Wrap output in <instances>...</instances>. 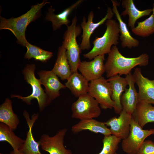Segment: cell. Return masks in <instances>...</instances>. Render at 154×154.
Segmentation results:
<instances>
[{
    "label": "cell",
    "mask_w": 154,
    "mask_h": 154,
    "mask_svg": "<svg viewBox=\"0 0 154 154\" xmlns=\"http://www.w3.org/2000/svg\"><path fill=\"white\" fill-rule=\"evenodd\" d=\"M49 3L47 0H43L41 3L32 6L27 13L17 17L7 19L0 16V29L10 31L17 38V42L25 46L29 42L25 35L27 27L40 17L41 9Z\"/></svg>",
    "instance_id": "obj_2"
},
{
    "label": "cell",
    "mask_w": 154,
    "mask_h": 154,
    "mask_svg": "<svg viewBox=\"0 0 154 154\" xmlns=\"http://www.w3.org/2000/svg\"></svg>",
    "instance_id": "obj_35"
},
{
    "label": "cell",
    "mask_w": 154,
    "mask_h": 154,
    "mask_svg": "<svg viewBox=\"0 0 154 154\" xmlns=\"http://www.w3.org/2000/svg\"><path fill=\"white\" fill-rule=\"evenodd\" d=\"M106 29L103 35L96 37L92 41L93 46L83 56L91 60L97 56L108 54L113 45L119 43V30L118 22L113 19H108L105 22Z\"/></svg>",
    "instance_id": "obj_3"
},
{
    "label": "cell",
    "mask_w": 154,
    "mask_h": 154,
    "mask_svg": "<svg viewBox=\"0 0 154 154\" xmlns=\"http://www.w3.org/2000/svg\"><path fill=\"white\" fill-rule=\"evenodd\" d=\"M36 68L35 64H28L22 70L24 79L32 87V91L31 94L26 97L12 94L11 95V97L20 99L29 105L31 104V101L33 99H35L38 101L39 110L42 112L50 104L52 100L42 88L39 79L36 77L35 74Z\"/></svg>",
    "instance_id": "obj_5"
},
{
    "label": "cell",
    "mask_w": 154,
    "mask_h": 154,
    "mask_svg": "<svg viewBox=\"0 0 154 154\" xmlns=\"http://www.w3.org/2000/svg\"><path fill=\"white\" fill-rule=\"evenodd\" d=\"M99 105L88 93L82 95L72 105L71 117L80 120L98 117L101 113Z\"/></svg>",
    "instance_id": "obj_6"
},
{
    "label": "cell",
    "mask_w": 154,
    "mask_h": 154,
    "mask_svg": "<svg viewBox=\"0 0 154 154\" xmlns=\"http://www.w3.org/2000/svg\"><path fill=\"white\" fill-rule=\"evenodd\" d=\"M114 15L112 9L110 7H108L105 16L97 23H94L93 21L94 14L93 11L89 13L87 20L85 16L83 17L80 25L82 31V40L79 45L81 50H88L90 49L91 47L90 38L92 34L97 28L103 24L106 20L112 19Z\"/></svg>",
    "instance_id": "obj_9"
},
{
    "label": "cell",
    "mask_w": 154,
    "mask_h": 154,
    "mask_svg": "<svg viewBox=\"0 0 154 154\" xmlns=\"http://www.w3.org/2000/svg\"><path fill=\"white\" fill-rule=\"evenodd\" d=\"M67 131L66 128L59 130L53 136L42 134L38 141L41 149L49 154H72L71 151L64 145V137Z\"/></svg>",
    "instance_id": "obj_10"
},
{
    "label": "cell",
    "mask_w": 154,
    "mask_h": 154,
    "mask_svg": "<svg viewBox=\"0 0 154 154\" xmlns=\"http://www.w3.org/2000/svg\"><path fill=\"white\" fill-rule=\"evenodd\" d=\"M13 130L6 125L0 123V141H6L12 147L13 150L17 151L22 145L25 140L17 136Z\"/></svg>",
    "instance_id": "obj_26"
},
{
    "label": "cell",
    "mask_w": 154,
    "mask_h": 154,
    "mask_svg": "<svg viewBox=\"0 0 154 154\" xmlns=\"http://www.w3.org/2000/svg\"><path fill=\"white\" fill-rule=\"evenodd\" d=\"M111 2L113 5V11L118 21L119 25L120 33L119 38L121 42L122 47L131 48L133 47H137L139 44V41L131 36L126 24L122 19L117 8V7L119 4L116 0H112Z\"/></svg>",
    "instance_id": "obj_18"
},
{
    "label": "cell",
    "mask_w": 154,
    "mask_h": 154,
    "mask_svg": "<svg viewBox=\"0 0 154 154\" xmlns=\"http://www.w3.org/2000/svg\"><path fill=\"white\" fill-rule=\"evenodd\" d=\"M153 9H152V10H153L152 14L154 15V3H153Z\"/></svg>",
    "instance_id": "obj_32"
},
{
    "label": "cell",
    "mask_w": 154,
    "mask_h": 154,
    "mask_svg": "<svg viewBox=\"0 0 154 154\" xmlns=\"http://www.w3.org/2000/svg\"><path fill=\"white\" fill-rule=\"evenodd\" d=\"M66 51L62 45L59 47L57 59L51 70L63 80H67L72 74L66 57Z\"/></svg>",
    "instance_id": "obj_23"
},
{
    "label": "cell",
    "mask_w": 154,
    "mask_h": 154,
    "mask_svg": "<svg viewBox=\"0 0 154 154\" xmlns=\"http://www.w3.org/2000/svg\"><path fill=\"white\" fill-rule=\"evenodd\" d=\"M122 7L125 9L121 15L129 16L128 25L132 29L135 27L136 22L143 17L149 15L152 12V9H147L143 11L138 9L135 7L133 0H122Z\"/></svg>",
    "instance_id": "obj_22"
},
{
    "label": "cell",
    "mask_w": 154,
    "mask_h": 154,
    "mask_svg": "<svg viewBox=\"0 0 154 154\" xmlns=\"http://www.w3.org/2000/svg\"><path fill=\"white\" fill-rule=\"evenodd\" d=\"M132 116L143 128L147 123L154 122V106L145 101L139 102Z\"/></svg>",
    "instance_id": "obj_24"
},
{
    "label": "cell",
    "mask_w": 154,
    "mask_h": 154,
    "mask_svg": "<svg viewBox=\"0 0 154 154\" xmlns=\"http://www.w3.org/2000/svg\"><path fill=\"white\" fill-rule=\"evenodd\" d=\"M88 93L96 100L102 109L114 108V103L111 97V86L104 77L90 82Z\"/></svg>",
    "instance_id": "obj_8"
},
{
    "label": "cell",
    "mask_w": 154,
    "mask_h": 154,
    "mask_svg": "<svg viewBox=\"0 0 154 154\" xmlns=\"http://www.w3.org/2000/svg\"><path fill=\"white\" fill-rule=\"evenodd\" d=\"M133 75L139 88L138 102L144 101L154 105V80L144 77L139 68L135 69Z\"/></svg>",
    "instance_id": "obj_13"
},
{
    "label": "cell",
    "mask_w": 154,
    "mask_h": 154,
    "mask_svg": "<svg viewBox=\"0 0 154 154\" xmlns=\"http://www.w3.org/2000/svg\"><path fill=\"white\" fill-rule=\"evenodd\" d=\"M137 23V25L131 29L135 35L144 37L154 33V15L153 14L144 21Z\"/></svg>",
    "instance_id": "obj_28"
},
{
    "label": "cell",
    "mask_w": 154,
    "mask_h": 154,
    "mask_svg": "<svg viewBox=\"0 0 154 154\" xmlns=\"http://www.w3.org/2000/svg\"><path fill=\"white\" fill-rule=\"evenodd\" d=\"M0 122L10 127L13 131L15 130L19 123L17 115L14 113L12 102L6 98L0 106Z\"/></svg>",
    "instance_id": "obj_25"
},
{
    "label": "cell",
    "mask_w": 154,
    "mask_h": 154,
    "mask_svg": "<svg viewBox=\"0 0 154 154\" xmlns=\"http://www.w3.org/2000/svg\"><path fill=\"white\" fill-rule=\"evenodd\" d=\"M104 64L105 72L108 78L117 75H127L135 67L145 66L149 63V56L143 53L135 57L127 58L120 52L117 46L112 47Z\"/></svg>",
    "instance_id": "obj_1"
},
{
    "label": "cell",
    "mask_w": 154,
    "mask_h": 154,
    "mask_svg": "<svg viewBox=\"0 0 154 154\" xmlns=\"http://www.w3.org/2000/svg\"><path fill=\"white\" fill-rule=\"evenodd\" d=\"M78 19L75 15L70 25L64 35L62 45L66 50V57L72 73L77 71L78 66L81 62L80 54L81 52L79 46L77 41V37L80 35L82 29L80 25H77Z\"/></svg>",
    "instance_id": "obj_4"
},
{
    "label": "cell",
    "mask_w": 154,
    "mask_h": 154,
    "mask_svg": "<svg viewBox=\"0 0 154 154\" xmlns=\"http://www.w3.org/2000/svg\"><path fill=\"white\" fill-rule=\"evenodd\" d=\"M0 154H2V153H0Z\"/></svg>",
    "instance_id": "obj_33"
},
{
    "label": "cell",
    "mask_w": 154,
    "mask_h": 154,
    "mask_svg": "<svg viewBox=\"0 0 154 154\" xmlns=\"http://www.w3.org/2000/svg\"><path fill=\"white\" fill-rule=\"evenodd\" d=\"M130 125L129 135L122 140V149L127 154H136L145 139L151 135H154V129H143L132 116Z\"/></svg>",
    "instance_id": "obj_7"
},
{
    "label": "cell",
    "mask_w": 154,
    "mask_h": 154,
    "mask_svg": "<svg viewBox=\"0 0 154 154\" xmlns=\"http://www.w3.org/2000/svg\"><path fill=\"white\" fill-rule=\"evenodd\" d=\"M105 55H102L90 61H81L78 70L88 82L97 79L102 77L105 72Z\"/></svg>",
    "instance_id": "obj_11"
},
{
    "label": "cell",
    "mask_w": 154,
    "mask_h": 154,
    "mask_svg": "<svg viewBox=\"0 0 154 154\" xmlns=\"http://www.w3.org/2000/svg\"><path fill=\"white\" fill-rule=\"evenodd\" d=\"M136 154H154V142L150 140H145Z\"/></svg>",
    "instance_id": "obj_30"
},
{
    "label": "cell",
    "mask_w": 154,
    "mask_h": 154,
    "mask_svg": "<svg viewBox=\"0 0 154 154\" xmlns=\"http://www.w3.org/2000/svg\"><path fill=\"white\" fill-rule=\"evenodd\" d=\"M25 47L27 49L25 55V58L26 59L29 60L33 58L36 60L45 62L49 60L53 56L52 52L44 50L29 42Z\"/></svg>",
    "instance_id": "obj_27"
},
{
    "label": "cell",
    "mask_w": 154,
    "mask_h": 154,
    "mask_svg": "<svg viewBox=\"0 0 154 154\" xmlns=\"http://www.w3.org/2000/svg\"><path fill=\"white\" fill-rule=\"evenodd\" d=\"M116 154H117V153H116Z\"/></svg>",
    "instance_id": "obj_34"
},
{
    "label": "cell",
    "mask_w": 154,
    "mask_h": 154,
    "mask_svg": "<svg viewBox=\"0 0 154 154\" xmlns=\"http://www.w3.org/2000/svg\"><path fill=\"white\" fill-rule=\"evenodd\" d=\"M10 154H24L20 152L19 150L17 151L13 150Z\"/></svg>",
    "instance_id": "obj_31"
},
{
    "label": "cell",
    "mask_w": 154,
    "mask_h": 154,
    "mask_svg": "<svg viewBox=\"0 0 154 154\" xmlns=\"http://www.w3.org/2000/svg\"><path fill=\"white\" fill-rule=\"evenodd\" d=\"M132 117V115L122 110L118 117H113L104 123L107 126L110 127L112 135L123 140L129 135Z\"/></svg>",
    "instance_id": "obj_12"
},
{
    "label": "cell",
    "mask_w": 154,
    "mask_h": 154,
    "mask_svg": "<svg viewBox=\"0 0 154 154\" xmlns=\"http://www.w3.org/2000/svg\"><path fill=\"white\" fill-rule=\"evenodd\" d=\"M107 80L110 83L112 89L111 97L114 103V111L116 114H119L122 110L121 98L128 85L127 79L125 77L123 78L117 75Z\"/></svg>",
    "instance_id": "obj_19"
},
{
    "label": "cell",
    "mask_w": 154,
    "mask_h": 154,
    "mask_svg": "<svg viewBox=\"0 0 154 154\" xmlns=\"http://www.w3.org/2000/svg\"><path fill=\"white\" fill-rule=\"evenodd\" d=\"M88 82L81 74L76 71L72 73L65 85L75 97L78 98L88 93Z\"/></svg>",
    "instance_id": "obj_21"
},
{
    "label": "cell",
    "mask_w": 154,
    "mask_h": 154,
    "mask_svg": "<svg viewBox=\"0 0 154 154\" xmlns=\"http://www.w3.org/2000/svg\"><path fill=\"white\" fill-rule=\"evenodd\" d=\"M29 127L25 141L19 151L24 154H42L39 148V142L34 139L32 132V127L38 117V114L32 115L31 119L28 112L25 110L23 113Z\"/></svg>",
    "instance_id": "obj_16"
},
{
    "label": "cell",
    "mask_w": 154,
    "mask_h": 154,
    "mask_svg": "<svg viewBox=\"0 0 154 154\" xmlns=\"http://www.w3.org/2000/svg\"><path fill=\"white\" fill-rule=\"evenodd\" d=\"M85 130H88L95 133H100L104 136L112 135L109 128L107 127L104 122L100 121L93 118L80 120L71 127V131L74 133Z\"/></svg>",
    "instance_id": "obj_20"
},
{
    "label": "cell",
    "mask_w": 154,
    "mask_h": 154,
    "mask_svg": "<svg viewBox=\"0 0 154 154\" xmlns=\"http://www.w3.org/2000/svg\"><path fill=\"white\" fill-rule=\"evenodd\" d=\"M37 74L41 84L45 88L44 91L46 93L52 101L60 96L59 91L60 89L66 88L52 70H41Z\"/></svg>",
    "instance_id": "obj_14"
},
{
    "label": "cell",
    "mask_w": 154,
    "mask_h": 154,
    "mask_svg": "<svg viewBox=\"0 0 154 154\" xmlns=\"http://www.w3.org/2000/svg\"><path fill=\"white\" fill-rule=\"evenodd\" d=\"M84 1L83 0H79L65 9L58 14H55L54 13L55 9L52 6L48 9L45 17V19L50 21L52 23L53 30L56 31L59 29L62 25H68L70 21L68 17L71 13Z\"/></svg>",
    "instance_id": "obj_17"
},
{
    "label": "cell",
    "mask_w": 154,
    "mask_h": 154,
    "mask_svg": "<svg viewBox=\"0 0 154 154\" xmlns=\"http://www.w3.org/2000/svg\"><path fill=\"white\" fill-rule=\"evenodd\" d=\"M121 140L112 135L104 136L102 140V149L100 152L95 154H116Z\"/></svg>",
    "instance_id": "obj_29"
},
{
    "label": "cell",
    "mask_w": 154,
    "mask_h": 154,
    "mask_svg": "<svg viewBox=\"0 0 154 154\" xmlns=\"http://www.w3.org/2000/svg\"><path fill=\"white\" fill-rule=\"evenodd\" d=\"M129 88H126L121 96L122 110L132 115L138 102V93L135 86V79L131 72L126 76Z\"/></svg>",
    "instance_id": "obj_15"
}]
</instances>
